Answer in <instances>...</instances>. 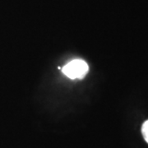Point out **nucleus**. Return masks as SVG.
Returning a JSON list of instances; mask_svg holds the SVG:
<instances>
[{
	"mask_svg": "<svg viewBox=\"0 0 148 148\" xmlns=\"http://www.w3.org/2000/svg\"><path fill=\"white\" fill-rule=\"evenodd\" d=\"M89 71L88 64L82 59H74L62 69V73L70 79H82Z\"/></svg>",
	"mask_w": 148,
	"mask_h": 148,
	"instance_id": "f257e3e1",
	"label": "nucleus"
},
{
	"mask_svg": "<svg viewBox=\"0 0 148 148\" xmlns=\"http://www.w3.org/2000/svg\"><path fill=\"white\" fill-rule=\"evenodd\" d=\"M142 133L143 135V138L145 139V141L148 143V120L144 122L142 127Z\"/></svg>",
	"mask_w": 148,
	"mask_h": 148,
	"instance_id": "f03ea898",
	"label": "nucleus"
}]
</instances>
